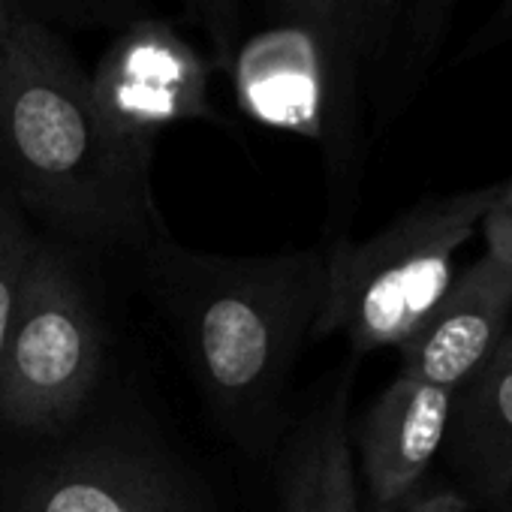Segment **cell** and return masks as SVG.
<instances>
[{
    "label": "cell",
    "mask_w": 512,
    "mask_h": 512,
    "mask_svg": "<svg viewBox=\"0 0 512 512\" xmlns=\"http://www.w3.org/2000/svg\"><path fill=\"white\" fill-rule=\"evenodd\" d=\"M142 250L151 290L214 416L244 449H272L290 377L326 299V253H199L163 217Z\"/></svg>",
    "instance_id": "1"
},
{
    "label": "cell",
    "mask_w": 512,
    "mask_h": 512,
    "mask_svg": "<svg viewBox=\"0 0 512 512\" xmlns=\"http://www.w3.org/2000/svg\"><path fill=\"white\" fill-rule=\"evenodd\" d=\"M151 160L106 130L58 31L19 22L0 34V181L28 217L76 244L142 247L163 217Z\"/></svg>",
    "instance_id": "2"
},
{
    "label": "cell",
    "mask_w": 512,
    "mask_h": 512,
    "mask_svg": "<svg viewBox=\"0 0 512 512\" xmlns=\"http://www.w3.org/2000/svg\"><path fill=\"white\" fill-rule=\"evenodd\" d=\"M497 187L422 196L374 235L338 238L326 253V299L311 341L344 335L356 356L398 350L449 290L455 256L479 232Z\"/></svg>",
    "instance_id": "3"
},
{
    "label": "cell",
    "mask_w": 512,
    "mask_h": 512,
    "mask_svg": "<svg viewBox=\"0 0 512 512\" xmlns=\"http://www.w3.org/2000/svg\"><path fill=\"white\" fill-rule=\"evenodd\" d=\"M0 461V512H220L211 482L142 413H82Z\"/></svg>",
    "instance_id": "4"
},
{
    "label": "cell",
    "mask_w": 512,
    "mask_h": 512,
    "mask_svg": "<svg viewBox=\"0 0 512 512\" xmlns=\"http://www.w3.org/2000/svg\"><path fill=\"white\" fill-rule=\"evenodd\" d=\"M103 365L94 299L67 247L40 238L0 353V425L19 437L70 428L91 407Z\"/></svg>",
    "instance_id": "5"
},
{
    "label": "cell",
    "mask_w": 512,
    "mask_h": 512,
    "mask_svg": "<svg viewBox=\"0 0 512 512\" xmlns=\"http://www.w3.org/2000/svg\"><path fill=\"white\" fill-rule=\"evenodd\" d=\"M226 73L247 118L320 145L332 202L347 208L362 172V73L338 64L311 28L287 22L241 43Z\"/></svg>",
    "instance_id": "6"
},
{
    "label": "cell",
    "mask_w": 512,
    "mask_h": 512,
    "mask_svg": "<svg viewBox=\"0 0 512 512\" xmlns=\"http://www.w3.org/2000/svg\"><path fill=\"white\" fill-rule=\"evenodd\" d=\"M88 79L106 130L130 148L154 151L175 124L220 121L208 100L211 61L157 16L118 31Z\"/></svg>",
    "instance_id": "7"
},
{
    "label": "cell",
    "mask_w": 512,
    "mask_h": 512,
    "mask_svg": "<svg viewBox=\"0 0 512 512\" xmlns=\"http://www.w3.org/2000/svg\"><path fill=\"white\" fill-rule=\"evenodd\" d=\"M512 317V275L491 256L455 272L425 323L398 347L401 371L434 386H461L503 341Z\"/></svg>",
    "instance_id": "8"
},
{
    "label": "cell",
    "mask_w": 512,
    "mask_h": 512,
    "mask_svg": "<svg viewBox=\"0 0 512 512\" xmlns=\"http://www.w3.org/2000/svg\"><path fill=\"white\" fill-rule=\"evenodd\" d=\"M455 389L398 371L353 428L359 464L374 506L422 485L446 443Z\"/></svg>",
    "instance_id": "9"
},
{
    "label": "cell",
    "mask_w": 512,
    "mask_h": 512,
    "mask_svg": "<svg viewBox=\"0 0 512 512\" xmlns=\"http://www.w3.org/2000/svg\"><path fill=\"white\" fill-rule=\"evenodd\" d=\"M461 494L482 506L512 497V329L452 395L443 452Z\"/></svg>",
    "instance_id": "10"
},
{
    "label": "cell",
    "mask_w": 512,
    "mask_h": 512,
    "mask_svg": "<svg viewBox=\"0 0 512 512\" xmlns=\"http://www.w3.org/2000/svg\"><path fill=\"white\" fill-rule=\"evenodd\" d=\"M353 368L299 422L281 464V512H362L350 422Z\"/></svg>",
    "instance_id": "11"
},
{
    "label": "cell",
    "mask_w": 512,
    "mask_h": 512,
    "mask_svg": "<svg viewBox=\"0 0 512 512\" xmlns=\"http://www.w3.org/2000/svg\"><path fill=\"white\" fill-rule=\"evenodd\" d=\"M458 4L461 0H413L410 4L395 49L386 61V67H392V76L386 82V97L392 100V109H401L428 73Z\"/></svg>",
    "instance_id": "12"
},
{
    "label": "cell",
    "mask_w": 512,
    "mask_h": 512,
    "mask_svg": "<svg viewBox=\"0 0 512 512\" xmlns=\"http://www.w3.org/2000/svg\"><path fill=\"white\" fill-rule=\"evenodd\" d=\"M37 244L40 235L34 232L25 208L7 190V184L0 181V353H4L19 287L31 266Z\"/></svg>",
    "instance_id": "13"
},
{
    "label": "cell",
    "mask_w": 512,
    "mask_h": 512,
    "mask_svg": "<svg viewBox=\"0 0 512 512\" xmlns=\"http://www.w3.org/2000/svg\"><path fill=\"white\" fill-rule=\"evenodd\" d=\"M28 22L46 28H82V31H124L139 19L154 16L151 0H22Z\"/></svg>",
    "instance_id": "14"
},
{
    "label": "cell",
    "mask_w": 512,
    "mask_h": 512,
    "mask_svg": "<svg viewBox=\"0 0 512 512\" xmlns=\"http://www.w3.org/2000/svg\"><path fill=\"white\" fill-rule=\"evenodd\" d=\"M266 10L275 22L311 28L338 64L362 73L353 43V0H266Z\"/></svg>",
    "instance_id": "15"
},
{
    "label": "cell",
    "mask_w": 512,
    "mask_h": 512,
    "mask_svg": "<svg viewBox=\"0 0 512 512\" xmlns=\"http://www.w3.org/2000/svg\"><path fill=\"white\" fill-rule=\"evenodd\" d=\"M413 0H353V43L362 70L386 67Z\"/></svg>",
    "instance_id": "16"
},
{
    "label": "cell",
    "mask_w": 512,
    "mask_h": 512,
    "mask_svg": "<svg viewBox=\"0 0 512 512\" xmlns=\"http://www.w3.org/2000/svg\"><path fill=\"white\" fill-rule=\"evenodd\" d=\"M190 16L208 37L211 46V67L229 70L238 46H241V0H187Z\"/></svg>",
    "instance_id": "17"
},
{
    "label": "cell",
    "mask_w": 512,
    "mask_h": 512,
    "mask_svg": "<svg viewBox=\"0 0 512 512\" xmlns=\"http://www.w3.org/2000/svg\"><path fill=\"white\" fill-rule=\"evenodd\" d=\"M479 232L485 241V256H491L512 275V178L500 181L494 199L479 220Z\"/></svg>",
    "instance_id": "18"
},
{
    "label": "cell",
    "mask_w": 512,
    "mask_h": 512,
    "mask_svg": "<svg viewBox=\"0 0 512 512\" xmlns=\"http://www.w3.org/2000/svg\"><path fill=\"white\" fill-rule=\"evenodd\" d=\"M374 512H473V503L458 488H422L416 485L392 503L374 506Z\"/></svg>",
    "instance_id": "19"
},
{
    "label": "cell",
    "mask_w": 512,
    "mask_h": 512,
    "mask_svg": "<svg viewBox=\"0 0 512 512\" xmlns=\"http://www.w3.org/2000/svg\"><path fill=\"white\" fill-rule=\"evenodd\" d=\"M506 43H512V0H500V4L494 7L491 19L464 46L461 61L485 55V52H494L497 46H506Z\"/></svg>",
    "instance_id": "20"
},
{
    "label": "cell",
    "mask_w": 512,
    "mask_h": 512,
    "mask_svg": "<svg viewBox=\"0 0 512 512\" xmlns=\"http://www.w3.org/2000/svg\"><path fill=\"white\" fill-rule=\"evenodd\" d=\"M19 22H28L22 13V0H0V34L10 31Z\"/></svg>",
    "instance_id": "21"
}]
</instances>
